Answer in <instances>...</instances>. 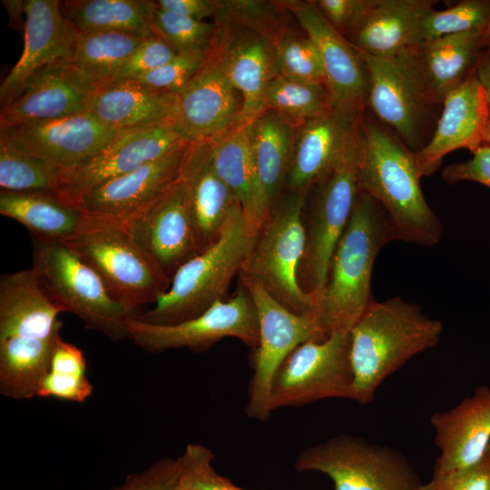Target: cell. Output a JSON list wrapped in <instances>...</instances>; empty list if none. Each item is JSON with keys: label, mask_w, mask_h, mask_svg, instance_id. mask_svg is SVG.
<instances>
[{"label": "cell", "mask_w": 490, "mask_h": 490, "mask_svg": "<svg viewBox=\"0 0 490 490\" xmlns=\"http://www.w3.org/2000/svg\"><path fill=\"white\" fill-rule=\"evenodd\" d=\"M415 152L377 120H364L358 164L359 191L385 211L397 240L436 245L443 225L421 190Z\"/></svg>", "instance_id": "1"}, {"label": "cell", "mask_w": 490, "mask_h": 490, "mask_svg": "<svg viewBox=\"0 0 490 490\" xmlns=\"http://www.w3.org/2000/svg\"><path fill=\"white\" fill-rule=\"evenodd\" d=\"M393 240L397 237L383 208L359 191L332 255L325 287L315 302L313 313L326 338L349 332L374 301V263L380 250Z\"/></svg>", "instance_id": "2"}, {"label": "cell", "mask_w": 490, "mask_h": 490, "mask_svg": "<svg viewBox=\"0 0 490 490\" xmlns=\"http://www.w3.org/2000/svg\"><path fill=\"white\" fill-rule=\"evenodd\" d=\"M443 324L399 297L374 300L349 331L353 401L370 403L381 384L415 356L435 347Z\"/></svg>", "instance_id": "3"}, {"label": "cell", "mask_w": 490, "mask_h": 490, "mask_svg": "<svg viewBox=\"0 0 490 490\" xmlns=\"http://www.w3.org/2000/svg\"><path fill=\"white\" fill-rule=\"evenodd\" d=\"M256 235L238 206L216 239L179 268L153 308L135 317L152 324H175L226 299L231 280L240 274Z\"/></svg>", "instance_id": "4"}, {"label": "cell", "mask_w": 490, "mask_h": 490, "mask_svg": "<svg viewBox=\"0 0 490 490\" xmlns=\"http://www.w3.org/2000/svg\"><path fill=\"white\" fill-rule=\"evenodd\" d=\"M65 242L132 314L141 306L154 303L170 287L171 279L134 242L120 220L84 213L77 230Z\"/></svg>", "instance_id": "5"}, {"label": "cell", "mask_w": 490, "mask_h": 490, "mask_svg": "<svg viewBox=\"0 0 490 490\" xmlns=\"http://www.w3.org/2000/svg\"><path fill=\"white\" fill-rule=\"evenodd\" d=\"M32 240V269L64 311L112 340L130 338L127 320L133 314L114 299L95 270L65 241Z\"/></svg>", "instance_id": "6"}, {"label": "cell", "mask_w": 490, "mask_h": 490, "mask_svg": "<svg viewBox=\"0 0 490 490\" xmlns=\"http://www.w3.org/2000/svg\"><path fill=\"white\" fill-rule=\"evenodd\" d=\"M307 193L280 196L257 232L240 272V277L256 280L288 309L313 312L314 297L305 293L299 282V270L306 246L303 209Z\"/></svg>", "instance_id": "7"}, {"label": "cell", "mask_w": 490, "mask_h": 490, "mask_svg": "<svg viewBox=\"0 0 490 490\" xmlns=\"http://www.w3.org/2000/svg\"><path fill=\"white\" fill-rule=\"evenodd\" d=\"M360 146L361 127L330 172L312 187L309 205H304L306 246L299 282L315 302L325 287L332 255L359 192Z\"/></svg>", "instance_id": "8"}, {"label": "cell", "mask_w": 490, "mask_h": 490, "mask_svg": "<svg viewBox=\"0 0 490 490\" xmlns=\"http://www.w3.org/2000/svg\"><path fill=\"white\" fill-rule=\"evenodd\" d=\"M294 467L327 475L334 490H418L422 485L399 450L350 434L301 450Z\"/></svg>", "instance_id": "9"}, {"label": "cell", "mask_w": 490, "mask_h": 490, "mask_svg": "<svg viewBox=\"0 0 490 490\" xmlns=\"http://www.w3.org/2000/svg\"><path fill=\"white\" fill-rule=\"evenodd\" d=\"M240 283L252 298L259 318V342L252 358L245 411L250 418L265 421L272 413L270 388L281 364L300 344L326 337L313 312L297 314L288 309L256 280L240 277Z\"/></svg>", "instance_id": "10"}, {"label": "cell", "mask_w": 490, "mask_h": 490, "mask_svg": "<svg viewBox=\"0 0 490 490\" xmlns=\"http://www.w3.org/2000/svg\"><path fill=\"white\" fill-rule=\"evenodd\" d=\"M328 398L353 400L349 332L309 339L298 346L274 377L270 408L273 412Z\"/></svg>", "instance_id": "11"}, {"label": "cell", "mask_w": 490, "mask_h": 490, "mask_svg": "<svg viewBox=\"0 0 490 490\" xmlns=\"http://www.w3.org/2000/svg\"><path fill=\"white\" fill-rule=\"evenodd\" d=\"M127 328L135 345L153 353L174 348L202 352L229 337L241 340L253 349L259 342L257 309L249 291L240 283L233 297L214 303L195 318L160 325L132 315Z\"/></svg>", "instance_id": "12"}, {"label": "cell", "mask_w": 490, "mask_h": 490, "mask_svg": "<svg viewBox=\"0 0 490 490\" xmlns=\"http://www.w3.org/2000/svg\"><path fill=\"white\" fill-rule=\"evenodd\" d=\"M412 49L392 58H377L358 51L368 75L366 105L378 122L416 152L421 149L435 103L417 71Z\"/></svg>", "instance_id": "13"}, {"label": "cell", "mask_w": 490, "mask_h": 490, "mask_svg": "<svg viewBox=\"0 0 490 490\" xmlns=\"http://www.w3.org/2000/svg\"><path fill=\"white\" fill-rule=\"evenodd\" d=\"M186 139L173 119L120 131L98 152L61 171L56 194L64 202L79 206L92 189L161 157Z\"/></svg>", "instance_id": "14"}, {"label": "cell", "mask_w": 490, "mask_h": 490, "mask_svg": "<svg viewBox=\"0 0 490 490\" xmlns=\"http://www.w3.org/2000/svg\"><path fill=\"white\" fill-rule=\"evenodd\" d=\"M121 222L171 280L181 266L201 252L190 191L181 177L156 200Z\"/></svg>", "instance_id": "15"}, {"label": "cell", "mask_w": 490, "mask_h": 490, "mask_svg": "<svg viewBox=\"0 0 490 490\" xmlns=\"http://www.w3.org/2000/svg\"><path fill=\"white\" fill-rule=\"evenodd\" d=\"M177 96L174 121L189 140L209 139L238 126L242 98L226 74L214 37L200 69Z\"/></svg>", "instance_id": "16"}, {"label": "cell", "mask_w": 490, "mask_h": 490, "mask_svg": "<svg viewBox=\"0 0 490 490\" xmlns=\"http://www.w3.org/2000/svg\"><path fill=\"white\" fill-rule=\"evenodd\" d=\"M119 132L85 112L0 129V139L61 172L98 152Z\"/></svg>", "instance_id": "17"}, {"label": "cell", "mask_w": 490, "mask_h": 490, "mask_svg": "<svg viewBox=\"0 0 490 490\" xmlns=\"http://www.w3.org/2000/svg\"><path fill=\"white\" fill-rule=\"evenodd\" d=\"M365 103L333 107L297 128L288 191L308 193L332 170L360 130Z\"/></svg>", "instance_id": "18"}, {"label": "cell", "mask_w": 490, "mask_h": 490, "mask_svg": "<svg viewBox=\"0 0 490 490\" xmlns=\"http://www.w3.org/2000/svg\"><path fill=\"white\" fill-rule=\"evenodd\" d=\"M431 138L415 152L421 177L436 172L447 153L458 149L473 153L485 144L489 106L476 68L445 96Z\"/></svg>", "instance_id": "19"}, {"label": "cell", "mask_w": 490, "mask_h": 490, "mask_svg": "<svg viewBox=\"0 0 490 490\" xmlns=\"http://www.w3.org/2000/svg\"><path fill=\"white\" fill-rule=\"evenodd\" d=\"M281 4L298 20L320 57L333 107L365 103L368 75L358 49L322 15L314 1Z\"/></svg>", "instance_id": "20"}, {"label": "cell", "mask_w": 490, "mask_h": 490, "mask_svg": "<svg viewBox=\"0 0 490 490\" xmlns=\"http://www.w3.org/2000/svg\"><path fill=\"white\" fill-rule=\"evenodd\" d=\"M23 53L0 85L2 107L15 100L47 65L70 55L77 33L63 17L60 1H23Z\"/></svg>", "instance_id": "21"}, {"label": "cell", "mask_w": 490, "mask_h": 490, "mask_svg": "<svg viewBox=\"0 0 490 490\" xmlns=\"http://www.w3.org/2000/svg\"><path fill=\"white\" fill-rule=\"evenodd\" d=\"M190 141L183 140L161 157L92 189L82 197L79 207L84 213L126 219L179 180Z\"/></svg>", "instance_id": "22"}, {"label": "cell", "mask_w": 490, "mask_h": 490, "mask_svg": "<svg viewBox=\"0 0 490 490\" xmlns=\"http://www.w3.org/2000/svg\"><path fill=\"white\" fill-rule=\"evenodd\" d=\"M430 424L439 451L433 474L476 463L490 445V387L481 385L450 409L434 413Z\"/></svg>", "instance_id": "23"}, {"label": "cell", "mask_w": 490, "mask_h": 490, "mask_svg": "<svg viewBox=\"0 0 490 490\" xmlns=\"http://www.w3.org/2000/svg\"><path fill=\"white\" fill-rule=\"evenodd\" d=\"M216 27L214 39L226 74L242 98L238 125H247L264 112V90L278 75L274 45L251 31Z\"/></svg>", "instance_id": "24"}, {"label": "cell", "mask_w": 490, "mask_h": 490, "mask_svg": "<svg viewBox=\"0 0 490 490\" xmlns=\"http://www.w3.org/2000/svg\"><path fill=\"white\" fill-rule=\"evenodd\" d=\"M177 103V93L122 78L96 87L90 93L87 113L114 130L125 131L174 120Z\"/></svg>", "instance_id": "25"}, {"label": "cell", "mask_w": 490, "mask_h": 490, "mask_svg": "<svg viewBox=\"0 0 490 490\" xmlns=\"http://www.w3.org/2000/svg\"><path fill=\"white\" fill-rule=\"evenodd\" d=\"M181 177L190 191L193 221L201 251L216 239L230 213L240 204L214 168L208 139L190 141L182 160Z\"/></svg>", "instance_id": "26"}, {"label": "cell", "mask_w": 490, "mask_h": 490, "mask_svg": "<svg viewBox=\"0 0 490 490\" xmlns=\"http://www.w3.org/2000/svg\"><path fill=\"white\" fill-rule=\"evenodd\" d=\"M61 312L32 268L1 276L0 338L58 335Z\"/></svg>", "instance_id": "27"}, {"label": "cell", "mask_w": 490, "mask_h": 490, "mask_svg": "<svg viewBox=\"0 0 490 490\" xmlns=\"http://www.w3.org/2000/svg\"><path fill=\"white\" fill-rule=\"evenodd\" d=\"M436 2L374 0L365 18L348 38L361 53L392 58L422 43L420 20Z\"/></svg>", "instance_id": "28"}, {"label": "cell", "mask_w": 490, "mask_h": 490, "mask_svg": "<svg viewBox=\"0 0 490 490\" xmlns=\"http://www.w3.org/2000/svg\"><path fill=\"white\" fill-rule=\"evenodd\" d=\"M90 93L51 64L38 72L15 100L2 107L0 129L85 113Z\"/></svg>", "instance_id": "29"}, {"label": "cell", "mask_w": 490, "mask_h": 490, "mask_svg": "<svg viewBox=\"0 0 490 490\" xmlns=\"http://www.w3.org/2000/svg\"><path fill=\"white\" fill-rule=\"evenodd\" d=\"M214 168L237 199L249 225L256 231L269 216L250 144L249 124L209 138Z\"/></svg>", "instance_id": "30"}, {"label": "cell", "mask_w": 490, "mask_h": 490, "mask_svg": "<svg viewBox=\"0 0 490 490\" xmlns=\"http://www.w3.org/2000/svg\"><path fill=\"white\" fill-rule=\"evenodd\" d=\"M147 35L116 31L77 34L70 55L53 64L74 84L92 93L113 80Z\"/></svg>", "instance_id": "31"}, {"label": "cell", "mask_w": 490, "mask_h": 490, "mask_svg": "<svg viewBox=\"0 0 490 490\" xmlns=\"http://www.w3.org/2000/svg\"><path fill=\"white\" fill-rule=\"evenodd\" d=\"M483 30L422 42L412 49L425 88L434 103L458 86L476 68Z\"/></svg>", "instance_id": "32"}, {"label": "cell", "mask_w": 490, "mask_h": 490, "mask_svg": "<svg viewBox=\"0 0 490 490\" xmlns=\"http://www.w3.org/2000/svg\"><path fill=\"white\" fill-rule=\"evenodd\" d=\"M298 128L271 110L249 124L250 144L264 200L271 211L280 198L291 165Z\"/></svg>", "instance_id": "33"}, {"label": "cell", "mask_w": 490, "mask_h": 490, "mask_svg": "<svg viewBox=\"0 0 490 490\" xmlns=\"http://www.w3.org/2000/svg\"><path fill=\"white\" fill-rule=\"evenodd\" d=\"M0 213L24 225L33 237L51 241L69 240L84 215L54 192L8 191H1Z\"/></svg>", "instance_id": "34"}, {"label": "cell", "mask_w": 490, "mask_h": 490, "mask_svg": "<svg viewBox=\"0 0 490 490\" xmlns=\"http://www.w3.org/2000/svg\"><path fill=\"white\" fill-rule=\"evenodd\" d=\"M60 334L0 338V393L12 399L37 396Z\"/></svg>", "instance_id": "35"}, {"label": "cell", "mask_w": 490, "mask_h": 490, "mask_svg": "<svg viewBox=\"0 0 490 490\" xmlns=\"http://www.w3.org/2000/svg\"><path fill=\"white\" fill-rule=\"evenodd\" d=\"M155 1H60L63 17L77 34L116 31L147 35L152 33Z\"/></svg>", "instance_id": "36"}, {"label": "cell", "mask_w": 490, "mask_h": 490, "mask_svg": "<svg viewBox=\"0 0 490 490\" xmlns=\"http://www.w3.org/2000/svg\"><path fill=\"white\" fill-rule=\"evenodd\" d=\"M263 108L271 110L297 127L332 110L326 84L310 83L277 75L264 90Z\"/></svg>", "instance_id": "37"}, {"label": "cell", "mask_w": 490, "mask_h": 490, "mask_svg": "<svg viewBox=\"0 0 490 490\" xmlns=\"http://www.w3.org/2000/svg\"><path fill=\"white\" fill-rule=\"evenodd\" d=\"M93 391V387L86 376V360L83 351L61 338L54 349L49 369L36 397L83 403L92 396Z\"/></svg>", "instance_id": "38"}, {"label": "cell", "mask_w": 490, "mask_h": 490, "mask_svg": "<svg viewBox=\"0 0 490 490\" xmlns=\"http://www.w3.org/2000/svg\"><path fill=\"white\" fill-rule=\"evenodd\" d=\"M287 13L281 1L217 0L213 18L216 26L251 31L274 44L289 29Z\"/></svg>", "instance_id": "39"}, {"label": "cell", "mask_w": 490, "mask_h": 490, "mask_svg": "<svg viewBox=\"0 0 490 490\" xmlns=\"http://www.w3.org/2000/svg\"><path fill=\"white\" fill-rule=\"evenodd\" d=\"M59 171L0 139V187L8 191L56 193Z\"/></svg>", "instance_id": "40"}, {"label": "cell", "mask_w": 490, "mask_h": 490, "mask_svg": "<svg viewBox=\"0 0 490 490\" xmlns=\"http://www.w3.org/2000/svg\"><path fill=\"white\" fill-rule=\"evenodd\" d=\"M490 15V0H464L446 9H427L420 20L422 42L473 30H483Z\"/></svg>", "instance_id": "41"}, {"label": "cell", "mask_w": 490, "mask_h": 490, "mask_svg": "<svg viewBox=\"0 0 490 490\" xmlns=\"http://www.w3.org/2000/svg\"><path fill=\"white\" fill-rule=\"evenodd\" d=\"M278 75L292 80L326 84L318 53L306 36L288 29L273 44Z\"/></svg>", "instance_id": "42"}, {"label": "cell", "mask_w": 490, "mask_h": 490, "mask_svg": "<svg viewBox=\"0 0 490 490\" xmlns=\"http://www.w3.org/2000/svg\"><path fill=\"white\" fill-rule=\"evenodd\" d=\"M216 24L198 21L160 9L155 2L152 31L177 54L194 50L206 51L215 34Z\"/></svg>", "instance_id": "43"}, {"label": "cell", "mask_w": 490, "mask_h": 490, "mask_svg": "<svg viewBox=\"0 0 490 490\" xmlns=\"http://www.w3.org/2000/svg\"><path fill=\"white\" fill-rule=\"evenodd\" d=\"M212 451L199 443L188 444L175 458L181 490H248L234 485L213 467Z\"/></svg>", "instance_id": "44"}, {"label": "cell", "mask_w": 490, "mask_h": 490, "mask_svg": "<svg viewBox=\"0 0 490 490\" xmlns=\"http://www.w3.org/2000/svg\"><path fill=\"white\" fill-rule=\"evenodd\" d=\"M205 53L203 50L178 53L162 66L135 80L154 89L178 93L198 72Z\"/></svg>", "instance_id": "45"}, {"label": "cell", "mask_w": 490, "mask_h": 490, "mask_svg": "<svg viewBox=\"0 0 490 490\" xmlns=\"http://www.w3.org/2000/svg\"><path fill=\"white\" fill-rule=\"evenodd\" d=\"M177 53L154 32L118 68L113 79H137L162 66Z\"/></svg>", "instance_id": "46"}, {"label": "cell", "mask_w": 490, "mask_h": 490, "mask_svg": "<svg viewBox=\"0 0 490 490\" xmlns=\"http://www.w3.org/2000/svg\"><path fill=\"white\" fill-rule=\"evenodd\" d=\"M418 490H490V445L476 463L445 474H433Z\"/></svg>", "instance_id": "47"}, {"label": "cell", "mask_w": 490, "mask_h": 490, "mask_svg": "<svg viewBox=\"0 0 490 490\" xmlns=\"http://www.w3.org/2000/svg\"><path fill=\"white\" fill-rule=\"evenodd\" d=\"M178 487L176 460L164 457L142 471L129 475L122 484L112 490H176Z\"/></svg>", "instance_id": "48"}, {"label": "cell", "mask_w": 490, "mask_h": 490, "mask_svg": "<svg viewBox=\"0 0 490 490\" xmlns=\"http://www.w3.org/2000/svg\"><path fill=\"white\" fill-rule=\"evenodd\" d=\"M374 0L314 1L326 20L347 39L359 26Z\"/></svg>", "instance_id": "49"}, {"label": "cell", "mask_w": 490, "mask_h": 490, "mask_svg": "<svg viewBox=\"0 0 490 490\" xmlns=\"http://www.w3.org/2000/svg\"><path fill=\"white\" fill-rule=\"evenodd\" d=\"M472 154L473 157L466 162L446 166L442 177L451 184L471 181L490 188V145L484 144Z\"/></svg>", "instance_id": "50"}, {"label": "cell", "mask_w": 490, "mask_h": 490, "mask_svg": "<svg viewBox=\"0 0 490 490\" xmlns=\"http://www.w3.org/2000/svg\"><path fill=\"white\" fill-rule=\"evenodd\" d=\"M155 2L162 10L198 21L213 17L217 8V0H159Z\"/></svg>", "instance_id": "51"}, {"label": "cell", "mask_w": 490, "mask_h": 490, "mask_svg": "<svg viewBox=\"0 0 490 490\" xmlns=\"http://www.w3.org/2000/svg\"><path fill=\"white\" fill-rule=\"evenodd\" d=\"M476 74L486 93L489 117L485 134V144L490 145V52L487 49L481 50L476 63Z\"/></svg>", "instance_id": "52"}, {"label": "cell", "mask_w": 490, "mask_h": 490, "mask_svg": "<svg viewBox=\"0 0 490 490\" xmlns=\"http://www.w3.org/2000/svg\"><path fill=\"white\" fill-rule=\"evenodd\" d=\"M489 46H490V15L484 28V31L482 33V36L480 39L481 50L487 49Z\"/></svg>", "instance_id": "53"}, {"label": "cell", "mask_w": 490, "mask_h": 490, "mask_svg": "<svg viewBox=\"0 0 490 490\" xmlns=\"http://www.w3.org/2000/svg\"><path fill=\"white\" fill-rule=\"evenodd\" d=\"M487 50L490 52V46L487 48Z\"/></svg>", "instance_id": "54"}, {"label": "cell", "mask_w": 490, "mask_h": 490, "mask_svg": "<svg viewBox=\"0 0 490 490\" xmlns=\"http://www.w3.org/2000/svg\"><path fill=\"white\" fill-rule=\"evenodd\" d=\"M176 490H181L180 487H178Z\"/></svg>", "instance_id": "55"}]
</instances>
